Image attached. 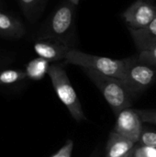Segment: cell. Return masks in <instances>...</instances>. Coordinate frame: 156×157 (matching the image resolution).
Returning <instances> with one entry per match:
<instances>
[{"instance_id":"44dd1931","label":"cell","mask_w":156,"mask_h":157,"mask_svg":"<svg viewBox=\"0 0 156 157\" xmlns=\"http://www.w3.org/2000/svg\"><path fill=\"white\" fill-rule=\"evenodd\" d=\"M68 1L72 2V3H73V4H74L75 6H76V5H78V3H79V0H68Z\"/></svg>"},{"instance_id":"8992f818","label":"cell","mask_w":156,"mask_h":157,"mask_svg":"<svg viewBox=\"0 0 156 157\" xmlns=\"http://www.w3.org/2000/svg\"><path fill=\"white\" fill-rule=\"evenodd\" d=\"M129 29H142L156 17V6L147 0H136L122 14Z\"/></svg>"},{"instance_id":"277c9868","label":"cell","mask_w":156,"mask_h":157,"mask_svg":"<svg viewBox=\"0 0 156 157\" xmlns=\"http://www.w3.org/2000/svg\"><path fill=\"white\" fill-rule=\"evenodd\" d=\"M66 63L80 66L82 68L91 69L103 75L112 76L123 81L125 71V59H112L98 55H93L77 49H71L65 57ZM123 83V82H122Z\"/></svg>"},{"instance_id":"e0dca14e","label":"cell","mask_w":156,"mask_h":157,"mask_svg":"<svg viewBox=\"0 0 156 157\" xmlns=\"http://www.w3.org/2000/svg\"><path fill=\"white\" fill-rule=\"evenodd\" d=\"M143 122L156 125V109H135Z\"/></svg>"},{"instance_id":"7c38bea8","label":"cell","mask_w":156,"mask_h":157,"mask_svg":"<svg viewBox=\"0 0 156 157\" xmlns=\"http://www.w3.org/2000/svg\"><path fill=\"white\" fill-rule=\"evenodd\" d=\"M20 8L29 20V22H35L42 14L46 7L48 0H17Z\"/></svg>"},{"instance_id":"9c48e42d","label":"cell","mask_w":156,"mask_h":157,"mask_svg":"<svg viewBox=\"0 0 156 157\" xmlns=\"http://www.w3.org/2000/svg\"><path fill=\"white\" fill-rule=\"evenodd\" d=\"M134 44L139 52L156 44V17L147 26L142 29H129Z\"/></svg>"},{"instance_id":"ba28073f","label":"cell","mask_w":156,"mask_h":157,"mask_svg":"<svg viewBox=\"0 0 156 157\" xmlns=\"http://www.w3.org/2000/svg\"><path fill=\"white\" fill-rule=\"evenodd\" d=\"M33 49L39 57H41L50 63H56L65 60L67 53L73 49V46L53 39L36 40Z\"/></svg>"},{"instance_id":"2e32d148","label":"cell","mask_w":156,"mask_h":157,"mask_svg":"<svg viewBox=\"0 0 156 157\" xmlns=\"http://www.w3.org/2000/svg\"><path fill=\"white\" fill-rule=\"evenodd\" d=\"M137 144H139L140 146H148L156 148V132L143 130Z\"/></svg>"},{"instance_id":"d6986e66","label":"cell","mask_w":156,"mask_h":157,"mask_svg":"<svg viewBox=\"0 0 156 157\" xmlns=\"http://www.w3.org/2000/svg\"><path fill=\"white\" fill-rule=\"evenodd\" d=\"M73 149H74V144H73V142L71 140H69L59 150V152L57 154H55L54 155H52L51 157H71Z\"/></svg>"},{"instance_id":"7a4b0ae2","label":"cell","mask_w":156,"mask_h":157,"mask_svg":"<svg viewBox=\"0 0 156 157\" xmlns=\"http://www.w3.org/2000/svg\"><path fill=\"white\" fill-rule=\"evenodd\" d=\"M82 69L102 93L116 116L122 110L131 107L133 97L122 81L91 69Z\"/></svg>"},{"instance_id":"30bf717a","label":"cell","mask_w":156,"mask_h":157,"mask_svg":"<svg viewBox=\"0 0 156 157\" xmlns=\"http://www.w3.org/2000/svg\"><path fill=\"white\" fill-rule=\"evenodd\" d=\"M26 33L23 23L16 17L0 11V36L6 39H20Z\"/></svg>"},{"instance_id":"603a6c76","label":"cell","mask_w":156,"mask_h":157,"mask_svg":"<svg viewBox=\"0 0 156 157\" xmlns=\"http://www.w3.org/2000/svg\"><path fill=\"white\" fill-rule=\"evenodd\" d=\"M131 157H133V156H131Z\"/></svg>"},{"instance_id":"ffe728a7","label":"cell","mask_w":156,"mask_h":157,"mask_svg":"<svg viewBox=\"0 0 156 157\" xmlns=\"http://www.w3.org/2000/svg\"><path fill=\"white\" fill-rule=\"evenodd\" d=\"M134 150L135 149H132L131 151H130L127 155H123V156H121V157H131V156H133V155H134Z\"/></svg>"},{"instance_id":"7402d4cb","label":"cell","mask_w":156,"mask_h":157,"mask_svg":"<svg viewBox=\"0 0 156 157\" xmlns=\"http://www.w3.org/2000/svg\"><path fill=\"white\" fill-rule=\"evenodd\" d=\"M0 6H1V0H0Z\"/></svg>"},{"instance_id":"4fadbf2b","label":"cell","mask_w":156,"mask_h":157,"mask_svg":"<svg viewBox=\"0 0 156 157\" xmlns=\"http://www.w3.org/2000/svg\"><path fill=\"white\" fill-rule=\"evenodd\" d=\"M49 67H50L49 61L41 57H38L28 63L25 68V73L28 78L38 81L43 78L46 74H48Z\"/></svg>"},{"instance_id":"5bb4252c","label":"cell","mask_w":156,"mask_h":157,"mask_svg":"<svg viewBox=\"0 0 156 157\" xmlns=\"http://www.w3.org/2000/svg\"><path fill=\"white\" fill-rule=\"evenodd\" d=\"M27 77L25 71L17 69H6L0 72V86H10L21 81Z\"/></svg>"},{"instance_id":"6da1fadb","label":"cell","mask_w":156,"mask_h":157,"mask_svg":"<svg viewBox=\"0 0 156 157\" xmlns=\"http://www.w3.org/2000/svg\"><path fill=\"white\" fill-rule=\"evenodd\" d=\"M75 31V5L66 1L58 6L37 35V40L53 39L72 46Z\"/></svg>"},{"instance_id":"3957f363","label":"cell","mask_w":156,"mask_h":157,"mask_svg":"<svg viewBox=\"0 0 156 157\" xmlns=\"http://www.w3.org/2000/svg\"><path fill=\"white\" fill-rule=\"evenodd\" d=\"M48 75L58 98L67 108L72 117L78 122L86 121V118L84 114L82 105L63 65L52 63L50 64Z\"/></svg>"},{"instance_id":"52a82bcc","label":"cell","mask_w":156,"mask_h":157,"mask_svg":"<svg viewBox=\"0 0 156 157\" xmlns=\"http://www.w3.org/2000/svg\"><path fill=\"white\" fill-rule=\"evenodd\" d=\"M142 120L135 109L128 108L117 116L113 132L137 144L143 132Z\"/></svg>"},{"instance_id":"ac0fdd59","label":"cell","mask_w":156,"mask_h":157,"mask_svg":"<svg viewBox=\"0 0 156 157\" xmlns=\"http://www.w3.org/2000/svg\"><path fill=\"white\" fill-rule=\"evenodd\" d=\"M133 157H156V148L140 146L135 148Z\"/></svg>"},{"instance_id":"9a60e30c","label":"cell","mask_w":156,"mask_h":157,"mask_svg":"<svg viewBox=\"0 0 156 157\" xmlns=\"http://www.w3.org/2000/svg\"><path fill=\"white\" fill-rule=\"evenodd\" d=\"M137 57L140 61L156 68V44L144 51L139 52Z\"/></svg>"},{"instance_id":"8fae6325","label":"cell","mask_w":156,"mask_h":157,"mask_svg":"<svg viewBox=\"0 0 156 157\" xmlns=\"http://www.w3.org/2000/svg\"><path fill=\"white\" fill-rule=\"evenodd\" d=\"M134 144L132 141L112 131L106 147V157L123 156L133 149Z\"/></svg>"},{"instance_id":"5b68a950","label":"cell","mask_w":156,"mask_h":157,"mask_svg":"<svg viewBox=\"0 0 156 157\" xmlns=\"http://www.w3.org/2000/svg\"><path fill=\"white\" fill-rule=\"evenodd\" d=\"M123 84L132 97L145 91L156 79V68L140 61L137 56L125 58Z\"/></svg>"}]
</instances>
